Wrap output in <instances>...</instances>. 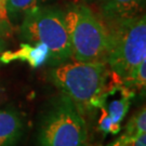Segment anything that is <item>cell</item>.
<instances>
[{"label": "cell", "instance_id": "5", "mask_svg": "<svg viewBox=\"0 0 146 146\" xmlns=\"http://www.w3.org/2000/svg\"><path fill=\"white\" fill-rule=\"evenodd\" d=\"M88 132L82 115L65 94L50 107L38 132V146H87Z\"/></svg>", "mask_w": 146, "mask_h": 146}, {"label": "cell", "instance_id": "16", "mask_svg": "<svg viewBox=\"0 0 146 146\" xmlns=\"http://www.w3.org/2000/svg\"><path fill=\"white\" fill-rule=\"evenodd\" d=\"M5 2L7 0H0V19L3 20L5 17Z\"/></svg>", "mask_w": 146, "mask_h": 146}, {"label": "cell", "instance_id": "4", "mask_svg": "<svg viewBox=\"0 0 146 146\" xmlns=\"http://www.w3.org/2000/svg\"><path fill=\"white\" fill-rule=\"evenodd\" d=\"M21 35L31 44H42L49 51L51 64H62L70 58L64 12L54 7L37 5L24 12Z\"/></svg>", "mask_w": 146, "mask_h": 146}, {"label": "cell", "instance_id": "1", "mask_svg": "<svg viewBox=\"0 0 146 146\" xmlns=\"http://www.w3.org/2000/svg\"><path fill=\"white\" fill-rule=\"evenodd\" d=\"M106 64L104 62H64L51 72V79L82 115L93 107L102 106L101 95L104 93L108 75Z\"/></svg>", "mask_w": 146, "mask_h": 146}, {"label": "cell", "instance_id": "10", "mask_svg": "<svg viewBox=\"0 0 146 146\" xmlns=\"http://www.w3.org/2000/svg\"><path fill=\"white\" fill-rule=\"evenodd\" d=\"M146 132V108L143 106L136 111L127 122L125 128V134L130 137L143 134Z\"/></svg>", "mask_w": 146, "mask_h": 146}, {"label": "cell", "instance_id": "11", "mask_svg": "<svg viewBox=\"0 0 146 146\" xmlns=\"http://www.w3.org/2000/svg\"><path fill=\"white\" fill-rule=\"evenodd\" d=\"M123 80V84L128 88L145 89L146 84V60L142 61Z\"/></svg>", "mask_w": 146, "mask_h": 146}, {"label": "cell", "instance_id": "14", "mask_svg": "<svg viewBox=\"0 0 146 146\" xmlns=\"http://www.w3.org/2000/svg\"><path fill=\"white\" fill-rule=\"evenodd\" d=\"M134 137H130L127 134H122L121 136H119L118 139H116L115 141L110 142V144H107L106 146H128V144L130 143V141Z\"/></svg>", "mask_w": 146, "mask_h": 146}, {"label": "cell", "instance_id": "15", "mask_svg": "<svg viewBox=\"0 0 146 146\" xmlns=\"http://www.w3.org/2000/svg\"><path fill=\"white\" fill-rule=\"evenodd\" d=\"M128 146H146V133L140 134L132 139Z\"/></svg>", "mask_w": 146, "mask_h": 146}, {"label": "cell", "instance_id": "12", "mask_svg": "<svg viewBox=\"0 0 146 146\" xmlns=\"http://www.w3.org/2000/svg\"><path fill=\"white\" fill-rule=\"evenodd\" d=\"M43 1L44 0H7L5 12L10 15H17L34 7L40 5Z\"/></svg>", "mask_w": 146, "mask_h": 146}, {"label": "cell", "instance_id": "17", "mask_svg": "<svg viewBox=\"0 0 146 146\" xmlns=\"http://www.w3.org/2000/svg\"><path fill=\"white\" fill-rule=\"evenodd\" d=\"M0 20H1V19H0Z\"/></svg>", "mask_w": 146, "mask_h": 146}, {"label": "cell", "instance_id": "8", "mask_svg": "<svg viewBox=\"0 0 146 146\" xmlns=\"http://www.w3.org/2000/svg\"><path fill=\"white\" fill-rule=\"evenodd\" d=\"M143 0H106L103 13L106 21L139 15Z\"/></svg>", "mask_w": 146, "mask_h": 146}, {"label": "cell", "instance_id": "9", "mask_svg": "<svg viewBox=\"0 0 146 146\" xmlns=\"http://www.w3.org/2000/svg\"><path fill=\"white\" fill-rule=\"evenodd\" d=\"M132 95H133V93L129 92V90L125 88L123 92H122V96L120 99L111 101L110 103L107 113L110 116V118H111L114 123L120 125V122L123 120L127 111L129 110L130 99Z\"/></svg>", "mask_w": 146, "mask_h": 146}, {"label": "cell", "instance_id": "2", "mask_svg": "<svg viewBox=\"0 0 146 146\" xmlns=\"http://www.w3.org/2000/svg\"><path fill=\"white\" fill-rule=\"evenodd\" d=\"M108 52L106 63L111 72L125 79L146 60V19L139 14L107 21Z\"/></svg>", "mask_w": 146, "mask_h": 146}, {"label": "cell", "instance_id": "13", "mask_svg": "<svg viewBox=\"0 0 146 146\" xmlns=\"http://www.w3.org/2000/svg\"><path fill=\"white\" fill-rule=\"evenodd\" d=\"M100 128L101 130L105 132V133H113V134H117L120 131V125L118 123H114L113 120L108 115L107 110H102V116L100 118Z\"/></svg>", "mask_w": 146, "mask_h": 146}, {"label": "cell", "instance_id": "6", "mask_svg": "<svg viewBox=\"0 0 146 146\" xmlns=\"http://www.w3.org/2000/svg\"><path fill=\"white\" fill-rule=\"evenodd\" d=\"M24 134V120L16 110H0V146H15Z\"/></svg>", "mask_w": 146, "mask_h": 146}, {"label": "cell", "instance_id": "3", "mask_svg": "<svg viewBox=\"0 0 146 146\" xmlns=\"http://www.w3.org/2000/svg\"><path fill=\"white\" fill-rule=\"evenodd\" d=\"M70 58L78 62L106 63L108 34L105 23L84 5H74L64 12Z\"/></svg>", "mask_w": 146, "mask_h": 146}, {"label": "cell", "instance_id": "7", "mask_svg": "<svg viewBox=\"0 0 146 146\" xmlns=\"http://www.w3.org/2000/svg\"><path fill=\"white\" fill-rule=\"evenodd\" d=\"M13 61L26 62L33 68H38L49 61V51L42 44L23 43L15 51H5L0 55V62L8 64Z\"/></svg>", "mask_w": 146, "mask_h": 146}]
</instances>
